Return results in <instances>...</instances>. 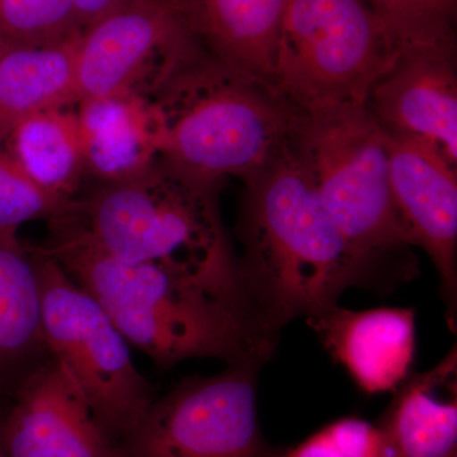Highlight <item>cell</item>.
<instances>
[{"label": "cell", "instance_id": "obj_1", "mask_svg": "<svg viewBox=\"0 0 457 457\" xmlns=\"http://www.w3.org/2000/svg\"><path fill=\"white\" fill-rule=\"evenodd\" d=\"M37 249L161 368L191 359L266 365L278 347L279 333L245 306L164 267L116 260L59 221L50 220L49 242Z\"/></svg>", "mask_w": 457, "mask_h": 457}, {"label": "cell", "instance_id": "obj_2", "mask_svg": "<svg viewBox=\"0 0 457 457\" xmlns=\"http://www.w3.org/2000/svg\"><path fill=\"white\" fill-rule=\"evenodd\" d=\"M237 258L243 290L270 329L338 303L348 287L384 291L348 245L290 146L245 180Z\"/></svg>", "mask_w": 457, "mask_h": 457}, {"label": "cell", "instance_id": "obj_3", "mask_svg": "<svg viewBox=\"0 0 457 457\" xmlns=\"http://www.w3.org/2000/svg\"><path fill=\"white\" fill-rule=\"evenodd\" d=\"M50 220L116 260L187 276L257 315L222 225L218 185L163 156L130 176L99 183L86 198L66 203Z\"/></svg>", "mask_w": 457, "mask_h": 457}, {"label": "cell", "instance_id": "obj_4", "mask_svg": "<svg viewBox=\"0 0 457 457\" xmlns=\"http://www.w3.org/2000/svg\"><path fill=\"white\" fill-rule=\"evenodd\" d=\"M159 155L207 182L251 179L288 145L299 110L272 84L198 51L152 96Z\"/></svg>", "mask_w": 457, "mask_h": 457}, {"label": "cell", "instance_id": "obj_5", "mask_svg": "<svg viewBox=\"0 0 457 457\" xmlns=\"http://www.w3.org/2000/svg\"><path fill=\"white\" fill-rule=\"evenodd\" d=\"M288 146L384 290L413 278L418 262L394 200L386 140L365 107L299 111Z\"/></svg>", "mask_w": 457, "mask_h": 457}, {"label": "cell", "instance_id": "obj_6", "mask_svg": "<svg viewBox=\"0 0 457 457\" xmlns=\"http://www.w3.org/2000/svg\"><path fill=\"white\" fill-rule=\"evenodd\" d=\"M399 49L365 0H287L272 84L303 112L363 106Z\"/></svg>", "mask_w": 457, "mask_h": 457}, {"label": "cell", "instance_id": "obj_7", "mask_svg": "<svg viewBox=\"0 0 457 457\" xmlns=\"http://www.w3.org/2000/svg\"><path fill=\"white\" fill-rule=\"evenodd\" d=\"M41 296L42 332L51 356L69 370L96 418L121 444L156 398L130 345L112 319L49 255L32 251Z\"/></svg>", "mask_w": 457, "mask_h": 457}, {"label": "cell", "instance_id": "obj_8", "mask_svg": "<svg viewBox=\"0 0 457 457\" xmlns=\"http://www.w3.org/2000/svg\"><path fill=\"white\" fill-rule=\"evenodd\" d=\"M262 368L233 363L219 374L183 378L156 396L120 444L122 457H278L258 418Z\"/></svg>", "mask_w": 457, "mask_h": 457}, {"label": "cell", "instance_id": "obj_9", "mask_svg": "<svg viewBox=\"0 0 457 457\" xmlns=\"http://www.w3.org/2000/svg\"><path fill=\"white\" fill-rule=\"evenodd\" d=\"M198 51L164 0H130L83 29L75 68L77 104L152 97Z\"/></svg>", "mask_w": 457, "mask_h": 457}, {"label": "cell", "instance_id": "obj_10", "mask_svg": "<svg viewBox=\"0 0 457 457\" xmlns=\"http://www.w3.org/2000/svg\"><path fill=\"white\" fill-rule=\"evenodd\" d=\"M455 35L400 44L370 89L366 112L387 139L417 144L457 168Z\"/></svg>", "mask_w": 457, "mask_h": 457}, {"label": "cell", "instance_id": "obj_11", "mask_svg": "<svg viewBox=\"0 0 457 457\" xmlns=\"http://www.w3.org/2000/svg\"><path fill=\"white\" fill-rule=\"evenodd\" d=\"M2 457H122L69 370L47 357L21 378L0 414Z\"/></svg>", "mask_w": 457, "mask_h": 457}, {"label": "cell", "instance_id": "obj_12", "mask_svg": "<svg viewBox=\"0 0 457 457\" xmlns=\"http://www.w3.org/2000/svg\"><path fill=\"white\" fill-rule=\"evenodd\" d=\"M386 140L390 185L414 246L435 264L451 329L457 324V168L432 150Z\"/></svg>", "mask_w": 457, "mask_h": 457}, {"label": "cell", "instance_id": "obj_13", "mask_svg": "<svg viewBox=\"0 0 457 457\" xmlns=\"http://www.w3.org/2000/svg\"><path fill=\"white\" fill-rule=\"evenodd\" d=\"M328 353L366 394L395 392L416 356L411 308L351 311L338 303L306 318Z\"/></svg>", "mask_w": 457, "mask_h": 457}, {"label": "cell", "instance_id": "obj_14", "mask_svg": "<svg viewBox=\"0 0 457 457\" xmlns=\"http://www.w3.org/2000/svg\"><path fill=\"white\" fill-rule=\"evenodd\" d=\"M164 2L204 53L272 84L276 45L287 0Z\"/></svg>", "mask_w": 457, "mask_h": 457}, {"label": "cell", "instance_id": "obj_15", "mask_svg": "<svg viewBox=\"0 0 457 457\" xmlns=\"http://www.w3.org/2000/svg\"><path fill=\"white\" fill-rule=\"evenodd\" d=\"M378 426L394 457H457V348L396 387Z\"/></svg>", "mask_w": 457, "mask_h": 457}, {"label": "cell", "instance_id": "obj_16", "mask_svg": "<svg viewBox=\"0 0 457 457\" xmlns=\"http://www.w3.org/2000/svg\"><path fill=\"white\" fill-rule=\"evenodd\" d=\"M83 31L50 44L0 46V147L21 122L77 104V54Z\"/></svg>", "mask_w": 457, "mask_h": 457}, {"label": "cell", "instance_id": "obj_17", "mask_svg": "<svg viewBox=\"0 0 457 457\" xmlns=\"http://www.w3.org/2000/svg\"><path fill=\"white\" fill-rule=\"evenodd\" d=\"M78 104L87 174L99 183L130 176L159 156V122L152 98L117 96Z\"/></svg>", "mask_w": 457, "mask_h": 457}, {"label": "cell", "instance_id": "obj_18", "mask_svg": "<svg viewBox=\"0 0 457 457\" xmlns=\"http://www.w3.org/2000/svg\"><path fill=\"white\" fill-rule=\"evenodd\" d=\"M50 354L42 332L41 296L32 251L0 228V380L35 369ZM32 371V370H31Z\"/></svg>", "mask_w": 457, "mask_h": 457}, {"label": "cell", "instance_id": "obj_19", "mask_svg": "<svg viewBox=\"0 0 457 457\" xmlns=\"http://www.w3.org/2000/svg\"><path fill=\"white\" fill-rule=\"evenodd\" d=\"M5 146L38 186L64 203L73 200L87 176L77 112L59 107L32 114L14 129Z\"/></svg>", "mask_w": 457, "mask_h": 457}, {"label": "cell", "instance_id": "obj_20", "mask_svg": "<svg viewBox=\"0 0 457 457\" xmlns=\"http://www.w3.org/2000/svg\"><path fill=\"white\" fill-rule=\"evenodd\" d=\"M83 31L73 0H0V37L12 44H50Z\"/></svg>", "mask_w": 457, "mask_h": 457}, {"label": "cell", "instance_id": "obj_21", "mask_svg": "<svg viewBox=\"0 0 457 457\" xmlns=\"http://www.w3.org/2000/svg\"><path fill=\"white\" fill-rule=\"evenodd\" d=\"M278 457H394L378 425L359 417L339 418Z\"/></svg>", "mask_w": 457, "mask_h": 457}, {"label": "cell", "instance_id": "obj_22", "mask_svg": "<svg viewBox=\"0 0 457 457\" xmlns=\"http://www.w3.org/2000/svg\"><path fill=\"white\" fill-rule=\"evenodd\" d=\"M66 203L42 188L4 147H0V228L14 231L26 222L54 218Z\"/></svg>", "mask_w": 457, "mask_h": 457}, {"label": "cell", "instance_id": "obj_23", "mask_svg": "<svg viewBox=\"0 0 457 457\" xmlns=\"http://www.w3.org/2000/svg\"><path fill=\"white\" fill-rule=\"evenodd\" d=\"M400 44L455 35L457 0H365Z\"/></svg>", "mask_w": 457, "mask_h": 457}, {"label": "cell", "instance_id": "obj_24", "mask_svg": "<svg viewBox=\"0 0 457 457\" xmlns=\"http://www.w3.org/2000/svg\"><path fill=\"white\" fill-rule=\"evenodd\" d=\"M128 2L130 0H73V4L84 29Z\"/></svg>", "mask_w": 457, "mask_h": 457}, {"label": "cell", "instance_id": "obj_25", "mask_svg": "<svg viewBox=\"0 0 457 457\" xmlns=\"http://www.w3.org/2000/svg\"><path fill=\"white\" fill-rule=\"evenodd\" d=\"M3 41H4V40H3L2 37H0V46H2Z\"/></svg>", "mask_w": 457, "mask_h": 457}, {"label": "cell", "instance_id": "obj_26", "mask_svg": "<svg viewBox=\"0 0 457 457\" xmlns=\"http://www.w3.org/2000/svg\"><path fill=\"white\" fill-rule=\"evenodd\" d=\"M0 457H2V456H0Z\"/></svg>", "mask_w": 457, "mask_h": 457}]
</instances>
